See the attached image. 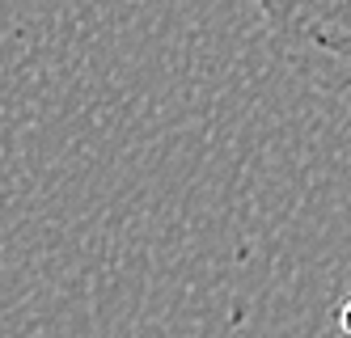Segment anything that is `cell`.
Returning a JSON list of instances; mask_svg holds the SVG:
<instances>
[{
	"label": "cell",
	"mask_w": 351,
	"mask_h": 338,
	"mask_svg": "<svg viewBox=\"0 0 351 338\" xmlns=\"http://www.w3.org/2000/svg\"><path fill=\"white\" fill-rule=\"evenodd\" d=\"M339 326L351 334V296H347V304H343V313H339Z\"/></svg>",
	"instance_id": "7a4b0ae2"
},
{
	"label": "cell",
	"mask_w": 351,
	"mask_h": 338,
	"mask_svg": "<svg viewBox=\"0 0 351 338\" xmlns=\"http://www.w3.org/2000/svg\"><path fill=\"white\" fill-rule=\"evenodd\" d=\"M296 72L326 93L351 89V0H254Z\"/></svg>",
	"instance_id": "6da1fadb"
}]
</instances>
